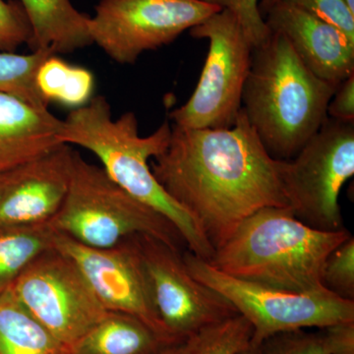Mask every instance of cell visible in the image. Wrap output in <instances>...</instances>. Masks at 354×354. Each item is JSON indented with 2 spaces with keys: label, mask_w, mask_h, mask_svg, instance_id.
I'll use <instances>...</instances> for the list:
<instances>
[{
  "label": "cell",
  "mask_w": 354,
  "mask_h": 354,
  "mask_svg": "<svg viewBox=\"0 0 354 354\" xmlns=\"http://www.w3.org/2000/svg\"><path fill=\"white\" fill-rule=\"evenodd\" d=\"M253 328L237 315L212 330L200 354H237L251 344Z\"/></svg>",
  "instance_id": "23"
},
{
  "label": "cell",
  "mask_w": 354,
  "mask_h": 354,
  "mask_svg": "<svg viewBox=\"0 0 354 354\" xmlns=\"http://www.w3.org/2000/svg\"><path fill=\"white\" fill-rule=\"evenodd\" d=\"M209 43L199 82L189 100L169 114L186 129L230 128L239 120L253 46L234 14L223 9L189 30Z\"/></svg>",
  "instance_id": "7"
},
{
  "label": "cell",
  "mask_w": 354,
  "mask_h": 354,
  "mask_svg": "<svg viewBox=\"0 0 354 354\" xmlns=\"http://www.w3.org/2000/svg\"><path fill=\"white\" fill-rule=\"evenodd\" d=\"M259 354H327L322 335L302 330L272 335L258 346Z\"/></svg>",
  "instance_id": "27"
},
{
  "label": "cell",
  "mask_w": 354,
  "mask_h": 354,
  "mask_svg": "<svg viewBox=\"0 0 354 354\" xmlns=\"http://www.w3.org/2000/svg\"><path fill=\"white\" fill-rule=\"evenodd\" d=\"M31 38V25L20 2L0 0V53H15Z\"/></svg>",
  "instance_id": "25"
},
{
  "label": "cell",
  "mask_w": 354,
  "mask_h": 354,
  "mask_svg": "<svg viewBox=\"0 0 354 354\" xmlns=\"http://www.w3.org/2000/svg\"><path fill=\"white\" fill-rule=\"evenodd\" d=\"M11 290L68 353L109 312L75 263L55 247L37 258Z\"/></svg>",
  "instance_id": "10"
},
{
  "label": "cell",
  "mask_w": 354,
  "mask_h": 354,
  "mask_svg": "<svg viewBox=\"0 0 354 354\" xmlns=\"http://www.w3.org/2000/svg\"><path fill=\"white\" fill-rule=\"evenodd\" d=\"M279 0H260L259 8L264 18L265 16L267 15V13L269 12L270 9Z\"/></svg>",
  "instance_id": "31"
},
{
  "label": "cell",
  "mask_w": 354,
  "mask_h": 354,
  "mask_svg": "<svg viewBox=\"0 0 354 354\" xmlns=\"http://www.w3.org/2000/svg\"><path fill=\"white\" fill-rule=\"evenodd\" d=\"M323 285L342 299L354 301V237L330 252L323 270Z\"/></svg>",
  "instance_id": "22"
},
{
  "label": "cell",
  "mask_w": 354,
  "mask_h": 354,
  "mask_svg": "<svg viewBox=\"0 0 354 354\" xmlns=\"http://www.w3.org/2000/svg\"><path fill=\"white\" fill-rule=\"evenodd\" d=\"M55 247L75 263L106 311L137 317L167 341L179 342L158 315L138 235L109 248H92L57 232Z\"/></svg>",
  "instance_id": "12"
},
{
  "label": "cell",
  "mask_w": 354,
  "mask_h": 354,
  "mask_svg": "<svg viewBox=\"0 0 354 354\" xmlns=\"http://www.w3.org/2000/svg\"><path fill=\"white\" fill-rule=\"evenodd\" d=\"M138 239L158 315L174 339L185 341L239 315L223 295L190 274L180 250L151 235Z\"/></svg>",
  "instance_id": "11"
},
{
  "label": "cell",
  "mask_w": 354,
  "mask_h": 354,
  "mask_svg": "<svg viewBox=\"0 0 354 354\" xmlns=\"http://www.w3.org/2000/svg\"><path fill=\"white\" fill-rule=\"evenodd\" d=\"M221 10L203 0H100L88 32L113 62L133 64Z\"/></svg>",
  "instance_id": "9"
},
{
  "label": "cell",
  "mask_w": 354,
  "mask_h": 354,
  "mask_svg": "<svg viewBox=\"0 0 354 354\" xmlns=\"http://www.w3.org/2000/svg\"><path fill=\"white\" fill-rule=\"evenodd\" d=\"M188 271L200 283L223 295L253 328L251 344L281 333L354 321V301L328 290L295 293L235 278L189 250L183 253Z\"/></svg>",
  "instance_id": "6"
},
{
  "label": "cell",
  "mask_w": 354,
  "mask_h": 354,
  "mask_svg": "<svg viewBox=\"0 0 354 354\" xmlns=\"http://www.w3.org/2000/svg\"><path fill=\"white\" fill-rule=\"evenodd\" d=\"M353 174L354 121L328 118L286 162V188L293 215L315 230H344L339 198Z\"/></svg>",
  "instance_id": "8"
},
{
  "label": "cell",
  "mask_w": 354,
  "mask_h": 354,
  "mask_svg": "<svg viewBox=\"0 0 354 354\" xmlns=\"http://www.w3.org/2000/svg\"><path fill=\"white\" fill-rule=\"evenodd\" d=\"M346 1L349 8H351V10L354 12V0H346Z\"/></svg>",
  "instance_id": "33"
},
{
  "label": "cell",
  "mask_w": 354,
  "mask_h": 354,
  "mask_svg": "<svg viewBox=\"0 0 354 354\" xmlns=\"http://www.w3.org/2000/svg\"><path fill=\"white\" fill-rule=\"evenodd\" d=\"M234 14L250 41L253 48L262 46L271 36L264 16L259 8L260 0H203Z\"/></svg>",
  "instance_id": "24"
},
{
  "label": "cell",
  "mask_w": 354,
  "mask_h": 354,
  "mask_svg": "<svg viewBox=\"0 0 354 354\" xmlns=\"http://www.w3.org/2000/svg\"><path fill=\"white\" fill-rule=\"evenodd\" d=\"M270 31L283 35L307 68L339 87L354 74V44L334 26L285 2L265 16Z\"/></svg>",
  "instance_id": "14"
},
{
  "label": "cell",
  "mask_w": 354,
  "mask_h": 354,
  "mask_svg": "<svg viewBox=\"0 0 354 354\" xmlns=\"http://www.w3.org/2000/svg\"><path fill=\"white\" fill-rule=\"evenodd\" d=\"M171 138V125L165 121L156 131L141 136L132 111L114 120L111 104L102 95L72 109L62 120L60 141L94 153L109 178L135 199L167 218L183 237L187 250L206 261L215 248L199 223L158 183L151 160L165 152Z\"/></svg>",
  "instance_id": "2"
},
{
  "label": "cell",
  "mask_w": 354,
  "mask_h": 354,
  "mask_svg": "<svg viewBox=\"0 0 354 354\" xmlns=\"http://www.w3.org/2000/svg\"><path fill=\"white\" fill-rule=\"evenodd\" d=\"M315 16L339 29L354 44V12L346 0H279Z\"/></svg>",
  "instance_id": "26"
},
{
  "label": "cell",
  "mask_w": 354,
  "mask_h": 354,
  "mask_svg": "<svg viewBox=\"0 0 354 354\" xmlns=\"http://www.w3.org/2000/svg\"><path fill=\"white\" fill-rule=\"evenodd\" d=\"M75 153L62 144L0 172V225L50 223L68 192Z\"/></svg>",
  "instance_id": "13"
},
{
  "label": "cell",
  "mask_w": 354,
  "mask_h": 354,
  "mask_svg": "<svg viewBox=\"0 0 354 354\" xmlns=\"http://www.w3.org/2000/svg\"><path fill=\"white\" fill-rule=\"evenodd\" d=\"M286 162L266 150L241 109L230 128L172 125L169 147L150 165L158 183L216 248L255 212L290 208Z\"/></svg>",
  "instance_id": "1"
},
{
  "label": "cell",
  "mask_w": 354,
  "mask_h": 354,
  "mask_svg": "<svg viewBox=\"0 0 354 354\" xmlns=\"http://www.w3.org/2000/svg\"><path fill=\"white\" fill-rule=\"evenodd\" d=\"M62 120L16 95L0 93V172L62 145Z\"/></svg>",
  "instance_id": "15"
},
{
  "label": "cell",
  "mask_w": 354,
  "mask_h": 354,
  "mask_svg": "<svg viewBox=\"0 0 354 354\" xmlns=\"http://www.w3.org/2000/svg\"><path fill=\"white\" fill-rule=\"evenodd\" d=\"M237 354H259V351H258V346H253V344H249L246 348L242 349L241 351H239Z\"/></svg>",
  "instance_id": "32"
},
{
  "label": "cell",
  "mask_w": 354,
  "mask_h": 354,
  "mask_svg": "<svg viewBox=\"0 0 354 354\" xmlns=\"http://www.w3.org/2000/svg\"><path fill=\"white\" fill-rule=\"evenodd\" d=\"M32 29L28 46L32 50L66 55L93 44L90 16L77 10L70 0H18Z\"/></svg>",
  "instance_id": "16"
},
{
  "label": "cell",
  "mask_w": 354,
  "mask_h": 354,
  "mask_svg": "<svg viewBox=\"0 0 354 354\" xmlns=\"http://www.w3.org/2000/svg\"><path fill=\"white\" fill-rule=\"evenodd\" d=\"M328 118L354 121V74L339 84L328 104Z\"/></svg>",
  "instance_id": "29"
},
{
  "label": "cell",
  "mask_w": 354,
  "mask_h": 354,
  "mask_svg": "<svg viewBox=\"0 0 354 354\" xmlns=\"http://www.w3.org/2000/svg\"><path fill=\"white\" fill-rule=\"evenodd\" d=\"M213 329L214 328H212L193 335L185 341L171 344L158 354H200Z\"/></svg>",
  "instance_id": "30"
},
{
  "label": "cell",
  "mask_w": 354,
  "mask_h": 354,
  "mask_svg": "<svg viewBox=\"0 0 354 354\" xmlns=\"http://www.w3.org/2000/svg\"><path fill=\"white\" fill-rule=\"evenodd\" d=\"M57 232L50 223L37 225H0V295L41 254L55 247Z\"/></svg>",
  "instance_id": "19"
},
{
  "label": "cell",
  "mask_w": 354,
  "mask_h": 354,
  "mask_svg": "<svg viewBox=\"0 0 354 354\" xmlns=\"http://www.w3.org/2000/svg\"><path fill=\"white\" fill-rule=\"evenodd\" d=\"M171 344L137 317L108 312L69 354H158Z\"/></svg>",
  "instance_id": "17"
},
{
  "label": "cell",
  "mask_w": 354,
  "mask_h": 354,
  "mask_svg": "<svg viewBox=\"0 0 354 354\" xmlns=\"http://www.w3.org/2000/svg\"><path fill=\"white\" fill-rule=\"evenodd\" d=\"M50 225L58 234L92 248H109L136 235H151L177 250L185 246L171 221L77 152L68 192Z\"/></svg>",
  "instance_id": "5"
},
{
  "label": "cell",
  "mask_w": 354,
  "mask_h": 354,
  "mask_svg": "<svg viewBox=\"0 0 354 354\" xmlns=\"http://www.w3.org/2000/svg\"><path fill=\"white\" fill-rule=\"evenodd\" d=\"M351 236L346 228L324 232L309 227L290 208L255 212L216 246L209 264L245 281L295 293L327 290L326 260Z\"/></svg>",
  "instance_id": "3"
},
{
  "label": "cell",
  "mask_w": 354,
  "mask_h": 354,
  "mask_svg": "<svg viewBox=\"0 0 354 354\" xmlns=\"http://www.w3.org/2000/svg\"><path fill=\"white\" fill-rule=\"evenodd\" d=\"M35 81L48 104L57 102L72 109L87 104L95 91V76L90 70L69 64L57 55L41 62Z\"/></svg>",
  "instance_id": "20"
},
{
  "label": "cell",
  "mask_w": 354,
  "mask_h": 354,
  "mask_svg": "<svg viewBox=\"0 0 354 354\" xmlns=\"http://www.w3.org/2000/svg\"><path fill=\"white\" fill-rule=\"evenodd\" d=\"M50 50H32L28 55L0 53V93L16 95L39 109H48V102L37 88L36 72Z\"/></svg>",
  "instance_id": "21"
},
{
  "label": "cell",
  "mask_w": 354,
  "mask_h": 354,
  "mask_svg": "<svg viewBox=\"0 0 354 354\" xmlns=\"http://www.w3.org/2000/svg\"><path fill=\"white\" fill-rule=\"evenodd\" d=\"M0 354H69L14 295H0Z\"/></svg>",
  "instance_id": "18"
},
{
  "label": "cell",
  "mask_w": 354,
  "mask_h": 354,
  "mask_svg": "<svg viewBox=\"0 0 354 354\" xmlns=\"http://www.w3.org/2000/svg\"><path fill=\"white\" fill-rule=\"evenodd\" d=\"M337 88L312 73L288 39L272 32L253 50L241 109L270 155L290 160L322 127Z\"/></svg>",
  "instance_id": "4"
},
{
  "label": "cell",
  "mask_w": 354,
  "mask_h": 354,
  "mask_svg": "<svg viewBox=\"0 0 354 354\" xmlns=\"http://www.w3.org/2000/svg\"><path fill=\"white\" fill-rule=\"evenodd\" d=\"M322 341L327 354H354V321L324 328Z\"/></svg>",
  "instance_id": "28"
}]
</instances>
